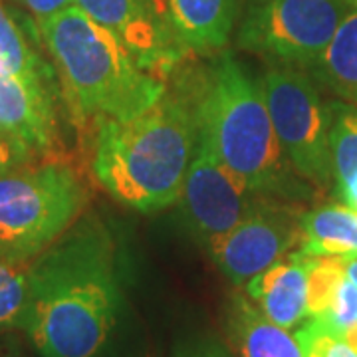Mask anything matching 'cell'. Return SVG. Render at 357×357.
I'll use <instances>...</instances> for the list:
<instances>
[{
    "label": "cell",
    "instance_id": "4fadbf2b",
    "mask_svg": "<svg viewBox=\"0 0 357 357\" xmlns=\"http://www.w3.org/2000/svg\"><path fill=\"white\" fill-rule=\"evenodd\" d=\"M246 294L260 304L268 319L294 330L307 318V255L290 252L246 282Z\"/></svg>",
    "mask_w": 357,
    "mask_h": 357
},
{
    "label": "cell",
    "instance_id": "484cf974",
    "mask_svg": "<svg viewBox=\"0 0 357 357\" xmlns=\"http://www.w3.org/2000/svg\"><path fill=\"white\" fill-rule=\"evenodd\" d=\"M349 2V6L354 8V10H357V0H347Z\"/></svg>",
    "mask_w": 357,
    "mask_h": 357
},
{
    "label": "cell",
    "instance_id": "ac0fdd59",
    "mask_svg": "<svg viewBox=\"0 0 357 357\" xmlns=\"http://www.w3.org/2000/svg\"><path fill=\"white\" fill-rule=\"evenodd\" d=\"M0 70L38 82H46L48 77V68L28 46L24 34L8 14L2 0H0Z\"/></svg>",
    "mask_w": 357,
    "mask_h": 357
},
{
    "label": "cell",
    "instance_id": "ba28073f",
    "mask_svg": "<svg viewBox=\"0 0 357 357\" xmlns=\"http://www.w3.org/2000/svg\"><path fill=\"white\" fill-rule=\"evenodd\" d=\"M302 213L266 199L252 215L208 244L220 272L236 286H246L290 250L302 246Z\"/></svg>",
    "mask_w": 357,
    "mask_h": 357
},
{
    "label": "cell",
    "instance_id": "e0dca14e",
    "mask_svg": "<svg viewBox=\"0 0 357 357\" xmlns=\"http://www.w3.org/2000/svg\"><path fill=\"white\" fill-rule=\"evenodd\" d=\"M314 68L335 93L357 107V10L347 14Z\"/></svg>",
    "mask_w": 357,
    "mask_h": 357
},
{
    "label": "cell",
    "instance_id": "7402d4cb",
    "mask_svg": "<svg viewBox=\"0 0 357 357\" xmlns=\"http://www.w3.org/2000/svg\"><path fill=\"white\" fill-rule=\"evenodd\" d=\"M24 4L38 18V22H44L54 14L74 6V0H24Z\"/></svg>",
    "mask_w": 357,
    "mask_h": 357
},
{
    "label": "cell",
    "instance_id": "5bb4252c",
    "mask_svg": "<svg viewBox=\"0 0 357 357\" xmlns=\"http://www.w3.org/2000/svg\"><path fill=\"white\" fill-rule=\"evenodd\" d=\"M229 330L241 357H302L292 333L268 319L244 296H234L230 304Z\"/></svg>",
    "mask_w": 357,
    "mask_h": 357
},
{
    "label": "cell",
    "instance_id": "2e32d148",
    "mask_svg": "<svg viewBox=\"0 0 357 357\" xmlns=\"http://www.w3.org/2000/svg\"><path fill=\"white\" fill-rule=\"evenodd\" d=\"M330 109L333 183L344 204L357 211V107L337 103Z\"/></svg>",
    "mask_w": 357,
    "mask_h": 357
},
{
    "label": "cell",
    "instance_id": "8fae6325",
    "mask_svg": "<svg viewBox=\"0 0 357 357\" xmlns=\"http://www.w3.org/2000/svg\"><path fill=\"white\" fill-rule=\"evenodd\" d=\"M0 135L32 159H58V121L46 82L0 70Z\"/></svg>",
    "mask_w": 357,
    "mask_h": 357
},
{
    "label": "cell",
    "instance_id": "d4e9b609",
    "mask_svg": "<svg viewBox=\"0 0 357 357\" xmlns=\"http://www.w3.org/2000/svg\"><path fill=\"white\" fill-rule=\"evenodd\" d=\"M342 337H344L345 344L349 345L354 351H357V326H354L351 330H347V332H345Z\"/></svg>",
    "mask_w": 357,
    "mask_h": 357
},
{
    "label": "cell",
    "instance_id": "ffe728a7",
    "mask_svg": "<svg viewBox=\"0 0 357 357\" xmlns=\"http://www.w3.org/2000/svg\"><path fill=\"white\" fill-rule=\"evenodd\" d=\"M294 337L302 357H357V351L345 344L344 337L319 319H307L296 330Z\"/></svg>",
    "mask_w": 357,
    "mask_h": 357
},
{
    "label": "cell",
    "instance_id": "9c48e42d",
    "mask_svg": "<svg viewBox=\"0 0 357 357\" xmlns=\"http://www.w3.org/2000/svg\"><path fill=\"white\" fill-rule=\"evenodd\" d=\"M270 197L250 191L213 153L208 141L199 133L197 149L183 185L181 203L191 229L211 244L252 215Z\"/></svg>",
    "mask_w": 357,
    "mask_h": 357
},
{
    "label": "cell",
    "instance_id": "30bf717a",
    "mask_svg": "<svg viewBox=\"0 0 357 357\" xmlns=\"http://www.w3.org/2000/svg\"><path fill=\"white\" fill-rule=\"evenodd\" d=\"M93 22L114 34L145 70L165 77L185 52L171 38L151 0H74Z\"/></svg>",
    "mask_w": 357,
    "mask_h": 357
},
{
    "label": "cell",
    "instance_id": "d6986e66",
    "mask_svg": "<svg viewBox=\"0 0 357 357\" xmlns=\"http://www.w3.org/2000/svg\"><path fill=\"white\" fill-rule=\"evenodd\" d=\"M32 260L0 250V330L20 326L28 302Z\"/></svg>",
    "mask_w": 357,
    "mask_h": 357
},
{
    "label": "cell",
    "instance_id": "6da1fadb",
    "mask_svg": "<svg viewBox=\"0 0 357 357\" xmlns=\"http://www.w3.org/2000/svg\"><path fill=\"white\" fill-rule=\"evenodd\" d=\"M121 310L109 230L84 220L32 260L20 328L42 357H98Z\"/></svg>",
    "mask_w": 357,
    "mask_h": 357
},
{
    "label": "cell",
    "instance_id": "52a82bcc",
    "mask_svg": "<svg viewBox=\"0 0 357 357\" xmlns=\"http://www.w3.org/2000/svg\"><path fill=\"white\" fill-rule=\"evenodd\" d=\"M280 147L294 171L316 187L333 181L332 109L312 77L292 66L270 68L260 79Z\"/></svg>",
    "mask_w": 357,
    "mask_h": 357
},
{
    "label": "cell",
    "instance_id": "277c9868",
    "mask_svg": "<svg viewBox=\"0 0 357 357\" xmlns=\"http://www.w3.org/2000/svg\"><path fill=\"white\" fill-rule=\"evenodd\" d=\"M197 100L199 133L213 153L250 191L272 197L298 191L270 117L262 82L230 54L211 66Z\"/></svg>",
    "mask_w": 357,
    "mask_h": 357
},
{
    "label": "cell",
    "instance_id": "7c38bea8",
    "mask_svg": "<svg viewBox=\"0 0 357 357\" xmlns=\"http://www.w3.org/2000/svg\"><path fill=\"white\" fill-rule=\"evenodd\" d=\"M151 6L185 54L225 48L238 14V0H151Z\"/></svg>",
    "mask_w": 357,
    "mask_h": 357
},
{
    "label": "cell",
    "instance_id": "603a6c76",
    "mask_svg": "<svg viewBox=\"0 0 357 357\" xmlns=\"http://www.w3.org/2000/svg\"><path fill=\"white\" fill-rule=\"evenodd\" d=\"M178 357H232L229 351H225L222 347L213 344H204V345H197L192 347L189 351H185L183 356Z\"/></svg>",
    "mask_w": 357,
    "mask_h": 357
},
{
    "label": "cell",
    "instance_id": "3957f363",
    "mask_svg": "<svg viewBox=\"0 0 357 357\" xmlns=\"http://www.w3.org/2000/svg\"><path fill=\"white\" fill-rule=\"evenodd\" d=\"M74 121L86 128L126 119L167 91L165 77L145 70L128 48L76 4L40 22Z\"/></svg>",
    "mask_w": 357,
    "mask_h": 357
},
{
    "label": "cell",
    "instance_id": "8992f818",
    "mask_svg": "<svg viewBox=\"0 0 357 357\" xmlns=\"http://www.w3.org/2000/svg\"><path fill=\"white\" fill-rule=\"evenodd\" d=\"M351 13L347 0H248L238 44L282 66L314 68Z\"/></svg>",
    "mask_w": 357,
    "mask_h": 357
},
{
    "label": "cell",
    "instance_id": "7a4b0ae2",
    "mask_svg": "<svg viewBox=\"0 0 357 357\" xmlns=\"http://www.w3.org/2000/svg\"><path fill=\"white\" fill-rule=\"evenodd\" d=\"M197 141V103L165 91L139 114L98 126L93 173L119 203L161 211L181 199Z\"/></svg>",
    "mask_w": 357,
    "mask_h": 357
},
{
    "label": "cell",
    "instance_id": "9a60e30c",
    "mask_svg": "<svg viewBox=\"0 0 357 357\" xmlns=\"http://www.w3.org/2000/svg\"><path fill=\"white\" fill-rule=\"evenodd\" d=\"M310 256H357V211L328 204L302 217V246Z\"/></svg>",
    "mask_w": 357,
    "mask_h": 357
},
{
    "label": "cell",
    "instance_id": "44dd1931",
    "mask_svg": "<svg viewBox=\"0 0 357 357\" xmlns=\"http://www.w3.org/2000/svg\"><path fill=\"white\" fill-rule=\"evenodd\" d=\"M34 159L26 153L24 149H20L16 143L10 139H6L4 135H0V175L8 173L14 167L26 165L32 163Z\"/></svg>",
    "mask_w": 357,
    "mask_h": 357
},
{
    "label": "cell",
    "instance_id": "5b68a950",
    "mask_svg": "<svg viewBox=\"0 0 357 357\" xmlns=\"http://www.w3.org/2000/svg\"><path fill=\"white\" fill-rule=\"evenodd\" d=\"M88 204L77 171L60 159L0 175V250L34 260L76 225Z\"/></svg>",
    "mask_w": 357,
    "mask_h": 357
},
{
    "label": "cell",
    "instance_id": "cb8c5ba5",
    "mask_svg": "<svg viewBox=\"0 0 357 357\" xmlns=\"http://www.w3.org/2000/svg\"><path fill=\"white\" fill-rule=\"evenodd\" d=\"M345 268V274L347 278L354 282V286L357 288V256H349V258H342Z\"/></svg>",
    "mask_w": 357,
    "mask_h": 357
}]
</instances>
